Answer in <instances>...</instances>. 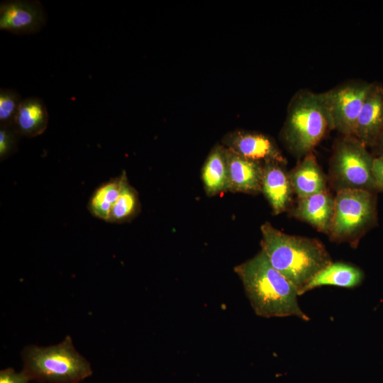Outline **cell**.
<instances>
[{"instance_id":"6da1fadb","label":"cell","mask_w":383,"mask_h":383,"mask_svg":"<svg viewBox=\"0 0 383 383\" xmlns=\"http://www.w3.org/2000/svg\"><path fill=\"white\" fill-rule=\"evenodd\" d=\"M234 272L241 280L257 316L267 318L296 316L305 321L310 320L298 303L297 289L272 266L262 250L235 266Z\"/></svg>"},{"instance_id":"7a4b0ae2","label":"cell","mask_w":383,"mask_h":383,"mask_svg":"<svg viewBox=\"0 0 383 383\" xmlns=\"http://www.w3.org/2000/svg\"><path fill=\"white\" fill-rule=\"evenodd\" d=\"M261 250L272 266L303 295L309 282L332 262L318 240L281 232L266 222L261 226Z\"/></svg>"},{"instance_id":"3957f363","label":"cell","mask_w":383,"mask_h":383,"mask_svg":"<svg viewBox=\"0 0 383 383\" xmlns=\"http://www.w3.org/2000/svg\"><path fill=\"white\" fill-rule=\"evenodd\" d=\"M332 123L321 93L307 89L298 91L292 98L282 128L283 140L297 157L312 152Z\"/></svg>"},{"instance_id":"277c9868","label":"cell","mask_w":383,"mask_h":383,"mask_svg":"<svg viewBox=\"0 0 383 383\" xmlns=\"http://www.w3.org/2000/svg\"><path fill=\"white\" fill-rule=\"evenodd\" d=\"M23 370L30 379L79 383L92 374L90 364L75 350L70 336L56 345L28 346L23 352Z\"/></svg>"},{"instance_id":"5b68a950","label":"cell","mask_w":383,"mask_h":383,"mask_svg":"<svg viewBox=\"0 0 383 383\" xmlns=\"http://www.w3.org/2000/svg\"><path fill=\"white\" fill-rule=\"evenodd\" d=\"M334 213L328 233L331 240L356 245L377 221L375 193L342 189L334 197Z\"/></svg>"},{"instance_id":"8992f818","label":"cell","mask_w":383,"mask_h":383,"mask_svg":"<svg viewBox=\"0 0 383 383\" xmlns=\"http://www.w3.org/2000/svg\"><path fill=\"white\" fill-rule=\"evenodd\" d=\"M374 157L367 148L355 137L343 135L338 139L330 163L333 187L338 191L378 192L372 171Z\"/></svg>"},{"instance_id":"52a82bcc","label":"cell","mask_w":383,"mask_h":383,"mask_svg":"<svg viewBox=\"0 0 383 383\" xmlns=\"http://www.w3.org/2000/svg\"><path fill=\"white\" fill-rule=\"evenodd\" d=\"M370 86V82L352 80L321 93L333 129L353 136Z\"/></svg>"},{"instance_id":"ba28073f","label":"cell","mask_w":383,"mask_h":383,"mask_svg":"<svg viewBox=\"0 0 383 383\" xmlns=\"http://www.w3.org/2000/svg\"><path fill=\"white\" fill-rule=\"evenodd\" d=\"M46 13L39 1H4L0 4V29L16 35L33 34L45 25Z\"/></svg>"},{"instance_id":"9c48e42d","label":"cell","mask_w":383,"mask_h":383,"mask_svg":"<svg viewBox=\"0 0 383 383\" xmlns=\"http://www.w3.org/2000/svg\"><path fill=\"white\" fill-rule=\"evenodd\" d=\"M383 131V83L370 86L356 122L353 136L365 147H375Z\"/></svg>"},{"instance_id":"30bf717a","label":"cell","mask_w":383,"mask_h":383,"mask_svg":"<svg viewBox=\"0 0 383 383\" xmlns=\"http://www.w3.org/2000/svg\"><path fill=\"white\" fill-rule=\"evenodd\" d=\"M224 143L226 148L255 162H274L282 165L286 163V160L277 145L271 138L262 133L237 131L227 135Z\"/></svg>"},{"instance_id":"8fae6325","label":"cell","mask_w":383,"mask_h":383,"mask_svg":"<svg viewBox=\"0 0 383 383\" xmlns=\"http://www.w3.org/2000/svg\"><path fill=\"white\" fill-rule=\"evenodd\" d=\"M226 157L228 191L250 194L262 192V163L243 157L228 148Z\"/></svg>"},{"instance_id":"7c38bea8","label":"cell","mask_w":383,"mask_h":383,"mask_svg":"<svg viewBox=\"0 0 383 383\" xmlns=\"http://www.w3.org/2000/svg\"><path fill=\"white\" fill-rule=\"evenodd\" d=\"M334 198L326 190L299 199L292 214L318 231L328 234L334 213Z\"/></svg>"},{"instance_id":"4fadbf2b","label":"cell","mask_w":383,"mask_h":383,"mask_svg":"<svg viewBox=\"0 0 383 383\" xmlns=\"http://www.w3.org/2000/svg\"><path fill=\"white\" fill-rule=\"evenodd\" d=\"M282 165L274 162L263 165L262 192L274 214H279L287 209L293 191L289 174Z\"/></svg>"},{"instance_id":"5bb4252c","label":"cell","mask_w":383,"mask_h":383,"mask_svg":"<svg viewBox=\"0 0 383 383\" xmlns=\"http://www.w3.org/2000/svg\"><path fill=\"white\" fill-rule=\"evenodd\" d=\"M288 174L299 199L326 190L325 177L312 152L304 156Z\"/></svg>"},{"instance_id":"9a60e30c","label":"cell","mask_w":383,"mask_h":383,"mask_svg":"<svg viewBox=\"0 0 383 383\" xmlns=\"http://www.w3.org/2000/svg\"><path fill=\"white\" fill-rule=\"evenodd\" d=\"M48 124V113L41 99L28 97L22 100L13 123L20 136L33 138L41 135Z\"/></svg>"},{"instance_id":"2e32d148","label":"cell","mask_w":383,"mask_h":383,"mask_svg":"<svg viewBox=\"0 0 383 383\" xmlns=\"http://www.w3.org/2000/svg\"><path fill=\"white\" fill-rule=\"evenodd\" d=\"M363 279L364 273L358 267L343 262H332L309 282L304 294L322 286L352 289L360 285Z\"/></svg>"},{"instance_id":"e0dca14e","label":"cell","mask_w":383,"mask_h":383,"mask_svg":"<svg viewBox=\"0 0 383 383\" xmlns=\"http://www.w3.org/2000/svg\"><path fill=\"white\" fill-rule=\"evenodd\" d=\"M201 176L209 196L228 191V168L225 147L217 145L211 151L202 168Z\"/></svg>"},{"instance_id":"ac0fdd59","label":"cell","mask_w":383,"mask_h":383,"mask_svg":"<svg viewBox=\"0 0 383 383\" xmlns=\"http://www.w3.org/2000/svg\"><path fill=\"white\" fill-rule=\"evenodd\" d=\"M126 179L123 173L95 190L89 202V209L93 216L109 222L111 209L119 197Z\"/></svg>"},{"instance_id":"d6986e66","label":"cell","mask_w":383,"mask_h":383,"mask_svg":"<svg viewBox=\"0 0 383 383\" xmlns=\"http://www.w3.org/2000/svg\"><path fill=\"white\" fill-rule=\"evenodd\" d=\"M138 208V200L135 191L126 179L121 194L113 205L109 222L121 223L132 218Z\"/></svg>"},{"instance_id":"ffe728a7","label":"cell","mask_w":383,"mask_h":383,"mask_svg":"<svg viewBox=\"0 0 383 383\" xmlns=\"http://www.w3.org/2000/svg\"><path fill=\"white\" fill-rule=\"evenodd\" d=\"M22 100L21 95L15 89L3 88L0 89L1 126H13Z\"/></svg>"},{"instance_id":"44dd1931","label":"cell","mask_w":383,"mask_h":383,"mask_svg":"<svg viewBox=\"0 0 383 383\" xmlns=\"http://www.w3.org/2000/svg\"><path fill=\"white\" fill-rule=\"evenodd\" d=\"M0 157L4 160L16 150L19 134L13 126H0Z\"/></svg>"},{"instance_id":"7402d4cb","label":"cell","mask_w":383,"mask_h":383,"mask_svg":"<svg viewBox=\"0 0 383 383\" xmlns=\"http://www.w3.org/2000/svg\"><path fill=\"white\" fill-rule=\"evenodd\" d=\"M30 379L23 370L16 372L12 368H6L0 372V383H28Z\"/></svg>"},{"instance_id":"603a6c76","label":"cell","mask_w":383,"mask_h":383,"mask_svg":"<svg viewBox=\"0 0 383 383\" xmlns=\"http://www.w3.org/2000/svg\"><path fill=\"white\" fill-rule=\"evenodd\" d=\"M372 171L377 191L383 192V152L374 157Z\"/></svg>"},{"instance_id":"cb8c5ba5","label":"cell","mask_w":383,"mask_h":383,"mask_svg":"<svg viewBox=\"0 0 383 383\" xmlns=\"http://www.w3.org/2000/svg\"><path fill=\"white\" fill-rule=\"evenodd\" d=\"M377 147H378L379 151V154L383 152V131L379 138V140L377 143Z\"/></svg>"}]
</instances>
